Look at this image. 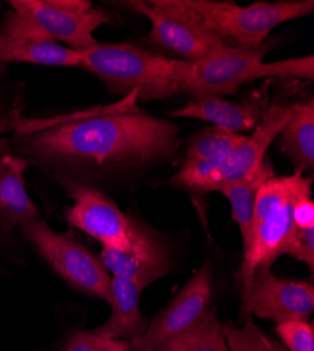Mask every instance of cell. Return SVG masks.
Listing matches in <instances>:
<instances>
[{
    "instance_id": "cb8c5ba5",
    "label": "cell",
    "mask_w": 314,
    "mask_h": 351,
    "mask_svg": "<svg viewBox=\"0 0 314 351\" xmlns=\"http://www.w3.org/2000/svg\"><path fill=\"white\" fill-rule=\"evenodd\" d=\"M64 351H134L130 341L114 340L95 332H76L68 340Z\"/></svg>"
},
{
    "instance_id": "ffe728a7",
    "label": "cell",
    "mask_w": 314,
    "mask_h": 351,
    "mask_svg": "<svg viewBox=\"0 0 314 351\" xmlns=\"http://www.w3.org/2000/svg\"><path fill=\"white\" fill-rule=\"evenodd\" d=\"M151 351H230L228 350L216 309H209L201 319Z\"/></svg>"
},
{
    "instance_id": "ac0fdd59",
    "label": "cell",
    "mask_w": 314,
    "mask_h": 351,
    "mask_svg": "<svg viewBox=\"0 0 314 351\" xmlns=\"http://www.w3.org/2000/svg\"><path fill=\"white\" fill-rule=\"evenodd\" d=\"M100 260L113 277L133 281L142 289L151 285L170 270L168 253L138 254L103 247Z\"/></svg>"
},
{
    "instance_id": "277c9868",
    "label": "cell",
    "mask_w": 314,
    "mask_h": 351,
    "mask_svg": "<svg viewBox=\"0 0 314 351\" xmlns=\"http://www.w3.org/2000/svg\"><path fill=\"white\" fill-rule=\"evenodd\" d=\"M80 52V68L99 77L113 93H137L141 101L182 93V60H169L128 43L98 44Z\"/></svg>"
},
{
    "instance_id": "ba28073f",
    "label": "cell",
    "mask_w": 314,
    "mask_h": 351,
    "mask_svg": "<svg viewBox=\"0 0 314 351\" xmlns=\"http://www.w3.org/2000/svg\"><path fill=\"white\" fill-rule=\"evenodd\" d=\"M20 229L68 284L110 304L111 276L100 258L68 235L56 233L47 222L33 219L23 223Z\"/></svg>"
},
{
    "instance_id": "d6986e66",
    "label": "cell",
    "mask_w": 314,
    "mask_h": 351,
    "mask_svg": "<svg viewBox=\"0 0 314 351\" xmlns=\"http://www.w3.org/2000/svg\"><path fill=\"white\" fill-rule=\"evenodd\" d=\"M272 178H275L273 166L271 160L265 158L260 167L248 178L227 184L220 190V193L232 204V218L240 228L244 250L248 247L251 241V225L256 194H258L261 186Z\"/></svg>"
},
{
    "instance_id": "8fae6325",
    "label": "cell",
    "mask_w": 314,
    "mask_h": 351,
    "mask_svg": "<svg viewBox=\"0 0 314 351\" xmlns=\"http://www.w3.org/2000/svg\"><path fill=\"white\" fill-rule=\"evenodd\" d=\"M314 309V287L311 281L276 277L271 269L256 271L245 300L241 301L243 315H255L276 324L303 319Z\"/></svg>"
},
{
    "instance_id": "603a6c76",
    "label": "cell",
    "mask_w": 314,
    "mask_h": 351,
    "mask_svg": "<svg viewBox=\"0 0 314 351\" xmlns=\"http://www.w3.org/2000/svg\"><path fill=\"white\" fill-rule=\"evenodd\" d=\"M276 333L289 351H314V329L307 320L283 322L276 326Z\"/></svg>"
},
{
    "instance_id": "52a82bcc",
    "label": "cell",
    "mask_w": 314,
    "mask_h": 351,
    "mask_svg": "<svg viewBox=\"0 0 314 351\" xmlns=\"http://www.w3.org/2000/svg\"><path fill=\"white\" fill-rule=\"evenodd\" d=\"M126 5L151 21V33L147 38L181 56L182 61H199L225 47L188 5V0H150L127 2Z\"/></svg>"
},
{
    "instance_id": "83f0119b",
    "label": "cell",
    "mask_w": 314,
    "mask_h": 351,
    "mask_svg": "<svg viewBox=\"0 0 314 351\" xmlns=\"http://www.w3.org/2000/svg\"><path fill=\"white\" fill-rule=\"evenodd\" d=\"M5 69V64L3 62H0V72H2Z\"/></svg>"
},
{
    "instance_id": "8992f818",
    "label": "cell",
    "mask_w": 314,
    "mask_h": 351,
    "mask_svg": "<svg viewBox=\"0 0 314 351\" xmlns=\"http://www.w3.org/2000/svg\"><path fill=\"white\" fill-rule=\"evenodd\" d=\"M209 30L227 47L256 51L279 24L313 14V0L255 2L241 6L230 0H188Z\"/></svg>"
},
{
    "instance_id": "e0dca14e",
    "label": "cell",
    "mask_w": 314,
    "mask_h": 351,
    "mask_svg": "<svg viewBox=\"0 0 314 351\" xmlns=\"http://www.w3.org/2000/svg\"><path fill=\"white\" fill-rule=\"evenodd\" d=\"M282 148L293 163L295 173L313 171L314 167V101L293 104V114L279 132Z\"/></svg>"
},
{
    "instance_id": "4fadbf2b",
    "label": "cell",
    "mask_w": 314,
    "mask_h": 351,
    "mask_svg": "<svg viewBox=\"0 0 314 351\" xmlns=\"http://www.w3.org/2000/svg\"><path fill=\"white\" fill-rule=\"evenodd\" d=\"M293 114L292 106L271 104L261 123L225 159L216 162L213 191L251 176L267 158V151Z\"/></svg>"
},
{
    "instance_id": "4316f807",
    "label": "cell",
    "mask_w": 314,
    "mask_h": 351,
    "mask_svg": "<svg viewBox=\"0 0 314 351\" xmlns=\"http://www.w3.org/2000/svg\"><path fill=\"white\" fill-rule=\"evenodd\" d=\"M14 121H16V119L9 120L8 117H5V115L2 114V111H0V134H2L3 131H6V130H10V128L13 130Z\"/></svg>"
},
{
    "instance_id": "5b68a950",
    "label": "cell",
    "mask_w": 314,
    "mask_h": 351,
    "mask_svg": "<svg viewBox=\"0 0 314 351\" xmlns=\"http://www.w3.org/2000/svg\"><path fill=\"white\" fill-rule=\"evenodd\" d=\"M56 180L75 201L67 213L68 223L88 233L103 247L138 254L168 253L153 230L124 214L96 187L67 176H58Z\"/></svg>"
},
{
    "instance_id": "9c48e42d",
    "label": "cell",
    "mask_w": 314,
    "mask_h": 351,
    "mask_svg": "<svg viewBox=\"0 0 314 351\" xmlns=\"http://www.w3.org/2000/svg\"><path fill=\"white\" fill-rule=\"evenodd\" d=\"M9 5L52 40L75 51L96 47L95 32L110 23V16L88 0H12Z\"/></svg>"
},
{
    "instance_id": "7c38bea8",
    "label": "cell",
    "mask_w": 314,
    "mask_h": 351,
    "mask_svg": "<svg viewBox=\"0 0 314 351\" xmlns=\"http://www.w3.org/2000/svg\"><path fill=\"white\" fill-rule=\"evenodd\" d=\"M0 62L75 68L80 66L82 52L56 43L30 20L10 12L0 25Z\"/></svg>"
},
{
    "instance_id": "3957f363",
    "label": "cell",
    "mask_w": 314,
    "mask_h": 351,
    "mask_svg": "<svg viewBox=\"0 0 314 351\" xmlns=\"http://www.w3.org/2000/svg\"><path fill=\"white\" fill-rule=\"evenodd\" d=\"M265 53V47L248 51L225 45L199 61H185L182 93H188L196 100L223 99L236 95L244 84L256 79L292 77L313 80V55L268 64L264 62Z\"/></svg>"
},
{
    "instance_id": "2e32d148",
    "label": "cell",
    "mask_w": 314,
    "mask_h": 351,
    "mask_svg": "<svg viewBox=\"0 0 314 351\" xmlns=\"http://www.w3.org/2000/svg\"><path fill=\"white\" fill-rule=\"evenodd\" d=\"M142 288L133 281L111 277V315L95 332L99 336L134 341L148 329L150 320L141 313L139 298Z\"/></svg>"
},
{
    "instance_id": "9a60e30c",
    "label": "cell",
    "mask_w": 314,
    "mask_h": 351,
    "mask_svg": "<svg viewBox=\"0 0 314 351\" xmlns=\"http://www.w3.org/2000/svg\"><path fill=\"white\" fill-rule=\"evenodd\" d=\"M271 104L265 96L248 97L241 101L224 99L194 100L182 108L170 111V117L197 119L212 123L214 127L237 134L252 131L261 123Z\"/></svg>"
},
{
    "instance_id": "30bf717a",
    "label": "cell",
    "mask_w": 314,
    "mask_h": 351,
    "mask_svg": "<svg viewBox=\"0 0 314 351\" xmlns=\"http://www.w3.org/2000/svg\"><path fill=\"white\" fill-rule=\"evenodd\" d=\"M213 298V276L209 263L199 269L183 285L179 294L148 325L139 339L130 341L134 351H151L172 339L201 319Z\"/></svg>"
},
{
    "instance_id": "484cf974",
    "label": "cell",
    "mask_w": 314,
    "mask_h": 351,
    "mask_svg": "<svg viewBox=\"0 0 314 351\" xmlns=\"http://www.w3.org/2000/svg\"><path fill=\"white\" fill-rule=\"evenodd\" d=\"M293 223L299 229H313L314 228V202L311 197L299 199L292 211Z\"/></svg>"
},
{
    "instance_id": "5bb4252c",
    "label": "cell",
    "mask_w": 314,
    "mask_h": 351,
    "mask_svg": "<svg viewBox=\"0 0 314 351\" xmlns=\"http://www.w3.org/2000/svg\"><path fill=\"white\" fill-rule=\"evenodd\" d=\"M28 166L30 160L14 155L10 142L0 136V229L5 232L38 217L25 189L24 173Z\"/></svg>"
},
{
    "instance_id": "d4e9b609",
    "label": "cell",
    "mask_w": 314,
    "mask_h": 351,
    "mask_svg": "<svg viewBox=\"0 0 314 351\" xmlns=\"http://www.w3.org/2000/svg\"><path fill=\"white\" fill-rule=\"evenodd\" d=\"M287 254L306 263L310 271L314 269V228L313 229H299L296 228L293 237L289 242Z\"/></svg>"
},
{
    "instance_id": "6da1fadb",
    "label": "cell",
    "mask_w": 314,
    "mask_h": 351,
    "mask_svg": "<svg viewBox=\"0 0 314 351\" xmlns=\"http://www.w3.org/2000/svg\"><path fill=\"white\" fill-rule=\"evenodd\" d=\"M19 149L58 176L79 179L174 156L178 127L133 107H106L49 120H16Z\"/></svg>"
},
{
    "instance_id": "7a4b0ae2",
    "label": "cell",
    "mask_w": 314,
    "mask_h": 351,
    "mask_svg": "<svg viewBox=\"0 0 314 351\" xmlns=\"http://www.w3.org/2000/svg\"><path fill=\"white\" fill-rule=\"evenodd\" d=\"M311 178L300 173L272 178L261 186L255 198L251 241L244 250L243 265L237 280L241 288V301L248 295L256 271L271 269L275 260L287 254L289 242L296 229L293 223V206L306 197H311Z\"/></svg>"
},
{
    "instance_id": "7402d4cb",
    "label": "cell",
    "mask_w": 314,
    "mask_h": 351,
    "mask_svg": "<svg viewBox=\"0 0 314 351\" xmlns=\"http://www.w3.org/2000/svg\"><path fill=\"white\" fill-rule=\"evenodd\" d=\"M221 329L230 351H289L256 326L251 315H245L243 326L224 324Z\"/></svg>"
},
{
    "instance_id": "44dd1931",
    "label": "cell",
    "mask_w": 314,
    "mask_h": 351,
    "mask_svg": "<svg viewBox=\"0 0 314 351\" xmlns=\"http://www.w3.org/2000/svg\"><path fill=\"white\" fill-rule=\"evenodd\" d=\"M245 135L218 127H209L189 142L186 160L220 162L230 155L244 141Z\"/></svg>"
}]
</instances>
